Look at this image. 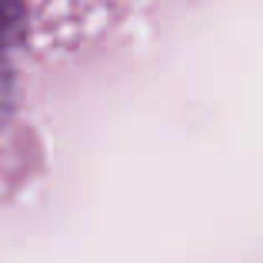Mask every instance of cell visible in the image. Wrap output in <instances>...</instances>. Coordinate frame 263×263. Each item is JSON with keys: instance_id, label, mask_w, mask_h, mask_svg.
<instances>
[{"instance_id": "6da1fadb", "label": "cell", "mask_w": 263, "mask_h": 263, "mask_svg": "<svg viewBox=\"0 0 263 263\" xmlns=\"http://www.w3.org/2000/svg\"><path fill=\"white\" fill-rule=\"evenodd\" d=\"M7 27H10V4H4V0H0V33H4Z\"/></svg>"}]
</instances>
